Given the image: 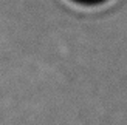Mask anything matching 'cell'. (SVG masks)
<instances>
[{
	"mask_svg": "<svg viewBox=\"0 0 127 125\" xmlns=\"http://www.w3.org/2000/svg\"><path fill=\"white\" fill-rule=\"evenodd\" d=\"M78 2H82V3H98L101 0H78Z\"/></svg>",
	"mask_w": 127,
	"mask_h": 125,
	"instance_id": "obj_1",
	"label": "cell"
}]
</instances>
